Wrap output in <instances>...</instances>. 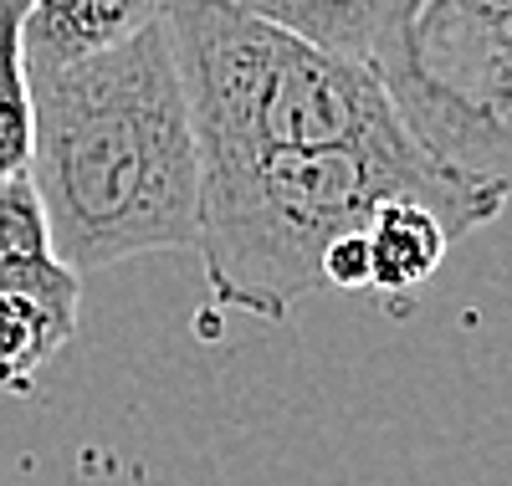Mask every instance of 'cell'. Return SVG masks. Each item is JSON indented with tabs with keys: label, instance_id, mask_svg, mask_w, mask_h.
<instances>
[{
	"label": "cell",
	"instance_id": "cell-5",
	"mask_svg": "<svg viewBox=\"0 0 512 486\" xmlns=\"http://www.w3.org/2000/svg\"><path fill=\"white\" fill-rule=\"evenodd\" d=\"M236 6L313 41L323 52L379 67V57L390 52V41L410 11V0H236Z\"/></svg>",
	"mask_w": 512,
	"mask_h": 486
},
{
	"label": "cell",
	"instance_id": "cell-7",
	"mask_svg": "<svg viewBox=\"0 0 512 486\" xmlns=\"http://www.w3.org/2000/svg\"><path fill=\"white\" fill-rule=\"evenodd\" d=\"M451 226L420 200H384L364 220L369 246V292L379 297H415L451 251Z\"/></svg>",
	"mask_w": 512,
	"mask_h": 486
},
{
	"label": "cell",
	"instance_id": "cell-6",
	"mask_svg": "<svg viewBox=\"0 0 512 486\" xmlns=\"http://www.w3.org/2000/svg\"><path fill=\"white\" fill-rule=\"evenodd\" d=\"M0 292L41 297L62 313L82 307V277L57 261L47 210H41L26 174L0 185Z\"/></svg>",
	"mask_w": 512,
	"mask_h": 486
},
{
	"label": "cell",
	"instance_id": "cell-3",
	"mask_svg": "<svg viewBox=\"0 0 512 486\" xmlns=\"http://www.w3.org/2000/svg\"><path fill=\"white\" fill-rule=\"evenodd\" d=\"M200 164L410 139L369 62L323 52L236 0H164Z\"/></svg>",
	"mask_w": 512,
	"mask_h": 486
},
{
	"label": "cell",
	"instance_id": "cell-1",
	"mask_svg": "<svg viewBox=\"0 0 512 486\" xmlns=\"http://www.w3.org/2000/svg\"><path fill=\"white\" fill-rule=\"evenodd\" d=\"M31 113L26 180L67 272L195 251L200 144L164 11L98 57L36 67Z\"/></svg>",
	"mask_w": 512,
	"mask_h": 486
},
{
	"label": "cell",
	"instance_id": "cell-8",
	"mask_svg": "<svg viewBox=\"0 0 512 486\" xmlns=\"http://www.w3.org/2000/svg\"><path fill=\"white\" fill-rule=\"evenodd\" d=\"M72 333L77 313L26 292H0V394H31Z\"/></svg>",
	"mask_w": 512,
	"mask_h": 486
},
{
	"label": "cell",
	"instance_id": "cell-2",
	"mask_svg": "<svg viewBox=\"0 0 512 486\" xmlns=\"http://www.w3.org/2000/svg\"><path fill=\"white\" fill-rule=\"evenodd\" d=\"M384 200L431 205L451 236H472L502 215V195L436 164L415 139L267 149L200 164L195 251L221 307L282 323L323 292L318 261L333 236L359 231Z\"/></svg>",
	"mask_w": 512,
	"mask_h": 486
},
{
	"label": "cell",
	"instance_id": "cell-9",
	"mask_svg": "<svg viewBox=\"0 0 512 486\" xmlns=\"http://www.w3.org/2000/svg\"><path fill=\"white\" fill-rule=\"evenodd\" d=\"M21 16L26 0H0V185L21 180L31 164V72L21 52Z\"/></svg>",
	"mask_w": 512,
	"mask_h": 486
},
{
	"label": "cell",
	"instance_id": "cell-10",
	"mask_svg": "<svg viewBox=\"0 0 512 486\" xmlns=\"http://www.w3.org/2000/svg\"><path fill=\"white\" fill-rule=\"evenodd\" d=\"M318 277L333 292H369V246H364V226L333 236L323 261H318Z\"/></svg>",
	"mask_w": 512,
	"mask_h": 486
},
{
	"label": "cell",
	"instance_id": "cell-4",
	"mask_svg": "<svg viewBox=\"0 0 512 486\" xmlns=\"http://www.w3.org/2000/svg\"><path fill=\"white\" fill-rule=\"evenodd\" d=\"M164 11V0H26L21 52L26 72L98 57Z\"/></svg>",
	"mask_w": 512,
	"mask_h": 486
}]
</instances>
